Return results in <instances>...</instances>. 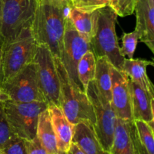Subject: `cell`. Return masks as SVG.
<instances>
[{
	"label": "cell",
	"mask_w": 154,
	"mask_h": 154,
	"mask_svg": "<svg viewBox=\"0 0 154 154\" xmlns=\"http://www.w3.org/2000/svg\"><path fill=\"white\" fill-rule=\"evenodd\" d=\"M27 154H50L43 147L37 137L32 140H25Z\"/></svg>",
	"instance_id": "f1b7e54d"
},
{
	"label": "cell",
	"mask_w": 154,
	"mask_h": 154,
	"mask_svg": "<svg viewBox=\"0 0 154 154\" xmlns=\"http://www.w3.org/2000/svg\"><path fill=\"white\" fill-rule=\"evenodd\" d=\"M14 135L6 118L4 101L0 99V148L4 147Z\"/></svg>",
	"instance_id": "cb8c5ba5"
},
{
	"label": "cell",
	"mask_w": 154,
	"mask_h": 154,
	"mask_svg": "<svg viewBox=\"0 0 154 154\" xmlns=\"http://www.w3.org/2000/svg\"><path fill=\"white\" fill-rule=\"evenodd\" d=\"M72 6L59 8L38 5L30 27L37 45H45L53 56L60 59L66 21Z\"/></svg>",
	"instance_id": "6da1fadb"
},
{
	"label": "cell",
	"mask_w": 154,
	"mask_h": 154,
	"mask_svg": "<svg viewBox=\"0 0 154 154\" xmlns=\"http://www.w3.org/2000/svg\"><path fill=\"white\" fill-rule=\"evenodd\" d=\"M54 58L60 80L59 107L72 124L85 122L93 127L96 117L87 94L69 78L60 59Z\"/></svg>",
	"instance_id": "7a4b0ae2"
},
{
	"label": "cell",
	"mask_w": 154,
	"mask_h": 154,
	"mask_svg": "<svg viewBox=\"0 0 154 154\" xmlns=\"http://www.w3.org/2000/svg\"><path fill=\"white\" fill-rule=\"evenodd\" d=\"M37 45L30 26L24 29L14 39L3 44L1 48L3 82L32 63Z\"/></svg>",
	"instance_id": "277c9868"
},
{
	"label": "cell",
	"mask_w": 154,
	"mask_h": 154,
	"mask_svg": "<svg viewBox=\"0 0 154 154\" xmlns=\"http://www.w3.org/2000/svg\"><path fill=\"white\" fill-rule=\"evenodd\" d=\"M140 141L149 154H154L153 126L143 120H133Z\"/></svg>",
	"instance_id": "7402d4cb"
},
{
	"label": "cell",
	"mask_w": 154,
	"mask_h": 154,
	"mask_svg": "<svg viewBox=\"0 0 154 154\" xmlns=\"http://www.w3.org/2000/svg\"><path fill=\"white\" fill-rule=\"evenodd\" d=\"M38 5H52L59 8L71 7L70 0H36Z\"/></svg>",
	"instance_id": "f546056e"
},
{
	"label": "cell",
	"mask_w": 154,
	"mask_h": 154,
	"mask_svg": "<svg viewBox=\"0 0 154 154\" xmlns=\"http://www.w3.org/2000/svg\"><path fill=\"white\" fill-rule=\"evenodd\" d=\"M0 154H27L25 140L14 135L4 147L0 148Z\"/></svg>",
	"instance_id": "4316f807"
},
{
	"label": "cell",
	"mask_w": 154,
	"mask_h": 154,
	"mask_svg": "<svg viewBox=\"0 0 154 154\" xmlns=\"http://www.w3.org/2000/svg\"><path fill=\"white\" fill-rule=\"evenodd\" d=\"M96 58L92 51H88L80 60L77 67L78 78L84 92L89 83L94 80L96 72Z\"/></svg>",
	"instance_id": "44dd1931"
},
{
	"label": "cell",
	"mask_w": 154,
	"mask_h": 154,
	"mask_svg": "<svg viewBox=\"0 0 154 154\" xmlns=\"http://www.w3.org/2000/svg\"><path fill=\"white\" fill-rule=\"evenodd\" d=\"M130 132L132 139V143H133L134 154H149L147 149L144 147V146L143 145L142 143L140 141L139 138H138V135L137 134L136 129H135V126L133 121L131 122Z\"/></svg>",
	"instance_id": "83f0119b"
},
{
	"label": "cell",
	"mask_w": 154,
	"mask_h": 154,
	"mask_svg": "<svg viewBox=\"0 0 154 154\" xmlns=\"http://www.w3.org/2000/svg\"><path fill=\"white\" fill-rule=\"evenodd\" d=\"M48 109L56 135L59 154H68L72 143L75 125L69 121L57 105H48Z\"/></svg>",
	"instance_id": "4fadbf2b"
},
{
	"label": "cell",
	"mask_w": 154,
	"mask_h": 154,
	"mask_svg": "<svg viewBox=\"0 0 154 154\" xmlns=\"http://www.w3.org/2000/svg\"><path fill=\"white\" fill-rule=\"evenodd\" d=\"M4 108L14 134L24 140H32L36 136L39 115L48 109V104L46 102H16L6 99Z\"/></svg>",
	"instance_id": "5b68a950"
},
{
	"label": "cell",
	"mask_w": 154,
	"mask_h": 154,
	"mask_svg": "<svg viewBox=\"0 0 154 154\" xmlns=\"http://www.w3.org/2000/svg\"><path fill=\"white\" fill-rule=\"evenodd\" d=\"M0 99H1V100H2V101H5V100H6V99H7V98L5 97V96L4 95L3 92L2 91L1 88H0Z\"/></svg>",
	"instance_id": "836d02e7"
},
{
	"label": "cell",
	"mask_w": 154,
	"mask_h": 154,
	"mask_svg": "<svg viewBox=\"0 0 154 154\" xmlns=\"http://www.w3.org/2000/svg\"><path fill=\"white\" fill-rule=\"evenodd\" d=\"M69 18L77 32L90 42L96 32L98 10L93 12H84L72 7L69 13Z\"/></svg>",
	"instance_id": "e0dca14e"
},
{
	"label": "cell",
	"mask_w": 154,
	"mask_h": 154,
	"mask_svg": "<svg viewBox=\"0 0 154 154\" xmlns=\"http://www.w3.org/2000/svg\"><path fill=\"white\" fill-rule=\"evenodd\" d=\"M135 11L138 40L154 53V0H136Z\"/></svg>",
	"instance_id": "7c38bea8"
},
{
	"label": "cell",
	"mask_w": 154,
	"mask_h": 154,
	"mask_svg": "<svg viewBox=\"0 0 154 154\" xmlns=\"http://www.w3.org/2000/svg\"><path fill=\"white\" fill-rule=\"evenodd\" d=\"M117 17L109 5L98 10L97 29L90 45L96 58L105 57L114 68L122 71L125 57L120 54V47L116 35Z\"/></svg>",
	"instance_id": "3957f363"
},
{
	"label": "cell",
	"mask_w": 154,
	"mask_h": 154,
	"mask_svg": "<svg viewBox=\"0 0 154 154\" xmlns=\"http://www.w3.org/2000/svg\"><path fill=\"white\" fill-rule=\"evenodd\" d=\"M131 122L117 117L110 154H134L130 132Z\"/></svg>",
	"instance_id": "ac0fdd59"
},
{
	"label": "cell",
	"mask_w": 154,
	"mask_h": 154,
	"mask_svg": "<svg viewBox=\"0 0 154 154\" xmlns=\"http://www.w3.org/2000/svg\"><path fill=\"white\" fill-rule=\"evenodd\" d=\"M39 88L48 105L59 106L60 80L54 56L45 45H38L33 60Z\"/></svg>",
	"instance_id": "9c48e42d"
},
{
	"label": "cell",
	"mask_w": 154,
	"mask_h": 154,
	"mask_svg": "<svg viewBox=\"0 0 154 154\" xmlns=\"http://www.w3.org/2000/svg\"><path fill=\"white\" fill-rule=\"evenodd\" d=\"M88 51H92L90 42L77 32L68 16L63 36V51L60 60L69 78L82 90L83 88L78 78L77 67L80 60Z\"/></svg>",
	"instance_id": "30bf717a"
},
{
	"label": "cell",
	"mask_w": 154,
	"mask_h": 154,
	"mask_svg": "<svg viewBox=\"0 0 154 154\" xmlns=\"http://www.w3.org/2000/svg\"><path fill=\"white\" fill-rule=\"evenodd\" d=\"M111 68L112 65L105 57H102L96 58V72H95V78L93 81L99 92L110 102L111 100V87H112Z\"/></svg>",
	"instance_id": "ffe728a7"
},
{
	"label": "cell",
	"mask_w": 154,
	"mask_h": 154,
	"mask_svg": "<svg viewBox=\"0 0 154 154\" xmlns=\"http://www.w3.org/2000/svg\"><path fill=\"white\" fill-rule=\"evenodd\" d=\"M7 99L16 102H46L39 88L35 66L33 62L1 86Z\"/></svg>",
	"instance_id": "ba28073f"
},
{
	"label": "cell",
	"mask_w": 154,
	"mask_h": 154,
	"mask_svg": "<svg viewBox=\"0 0 154 154\" xmlns=\"http://www.w3.org/2000/svg\"><path fill=\"white\" fill-rule=\"evenodd\" d=\"M36 137L50 154H59L56 135L48 109L42 111L39 115Z\"/></svg>",
	"instance_id": "d6986e66"
},
{
	"label": "cell",
	"mask_w": 154,
	"mask_h": 154,
	"mask_svg": "<svg viewBox=\"0 0 154 154\" xmlns=\"http://www.w3.org/2000/svg\"><path fill=\"white\" fill-rule=\"evenodd\" d=\"M112 87L111 105L117 118L133 121L132 102L129 90V78L112 66Z\"/></svg>",
	"instance_id": "8fae6325"
},
{
	"label": "cell",
	"mask_w": 154,
	"mask_h": 154,
	"mask_svg": "<svg viewBox=\"0 0 154 154\" xmlns=\"http://www.w3.org/2000/svg\"><path fill=\"white\" fill-rule=\"evenodd\" d=\"M3 83V73H2V52L1 48H0V88Z\"/></svg>",
	"instance_id": "d6a6232c"
},
{
	"label": "cell",
	"mask_w": 154,
	"mask_h": 154,
	"mask_svg": "<svg viewBox=\"0 0 154 154\" xmlns=\"http://www.w3.org/2000/svg\"><path fill=\"white\" fill-rule=\"evenodd\" d=\"M72 6L81 11L93 12L109 5V0H70Z\"/></svg>",
	"instance_id": "d4e9b609"
},
{
	"label": "cell",
	"mask_w": 154,
	"mask_h": 154,
	"mask_svg": "<svg viewBox=\"0 0 154 154\" xmlns=\"http://www.w3.org/2000/svg\"><path fill=\"white\" fill-rule=\"evenodd\" d=\"M129 90L133 120H143L148 123L151 126H153L154 96H151L146 90L130 80Z\"/></svg>",
	"instance_id": "5bb4252c"
},
{
	"label": "cell",
	"mask_w": 154,
	"mask_h": 154,
	"mask_svg": "<svg viewBox=\"0 0 154 154\" xmlns=\"http://www.w3.org/2000/svg\"><path fill=\"white\" fill-rule=\"evenodd\" d=\"M138 35L135 30L132 32H124L122 35V47L120 48L121 55L126 58L133 59L138 42Z\"/></svg>",
	"instance_id": "603a6c76"
},
{
	"label": "cell",
	"mask_w": 154,
	"mask_h": 154,
	"mask_svg": "<svg viewBox=\"0 0 154 154\" xmlns=\"http://www.w3.org/2000/svg\"><path fill=\"white\" fill-rule=\"evenodd\" d=\"M3 44L2 38V0H0V48Z\"/></svg>",
	"instance_id": "1f68e13d"
},
{
	"label": "cell",
	"mask_w": 154,
	"mask_h": 154,
	"mask_svg": "<svg viewBox=\"0 0 154 154\" xmlns=\"http://www.w3.org/2000/svg\"><path fill=\"white\" fill-rule=\"evenodd\" d=\"M72 142L85 154H110L101 145L92 126L85 122L74 126Z\"/></svg>",
	"instance_id": "9a60e30c"
},
{
	"label": "cell",
	"mask_w": 154,
	"mask_h": 154,
	"mask_svg": "<svg viewBox=\"0 0 154 154\" xmlns=\"http://www.w3.org/2000/svg\"><path fill=\"white\" fill-rule=\"evenodd\" d=\"M136 0H109V6L114 11L117 16L123 17L132 15L135 11Z\"/></svg>",
	"instance_id": "484cf974"
},
{
	"label": "cell",
	"mask_w": 154,
	"mask_h": 154,
	"mask_svg": "<svg viewBox=\"0 0 154 154\" xmlns=\"http://www.w3.org/2000/svg\"><path fill=\"white\" fill-rule=\"evenodd\" d=\"M68 154H85L83 151H81L80 150L79 147L75 144V143L72 142V144H71L70 149H69V152H68Z\"/></svg>",
	"instance_id": "4dcf8cb0"
},
{
	"label": "cell",
	"mask_w": 154,
	"mask_h": 154,
	"mask_svg": "<svg viewBox=\"0 0 154 154\" xmlns=\"http://www.w3.org/2000/svg\"><path fill=\"white\" fill-rule=\"evenodd\" d=\"M85 93L93 106L96 117L93 131L104 150L109 153L114 138L117 116L111 102L102 96L93 80L89 83Z\"/></svg>",
	"instance_id": "52a82bcc"
},
{
	"label": "cell",
	"mask_w": 154,
	"mask_h": 154,
	"mask_svg": "<svg viewBox=\"0 0 154 154\" xmlns=\"http://www.w3.org/2000/svg\"><path fill=\"white\" fill-rule=\"evenodd\" d=\"M37 6L36 0H2L3 44L14 39L31 26Z\"/></svg>",
	"instance_id": "8992f818"
},
{
	"label": "cell",
	"mask_w": 154,
	"mask_h": 154,
	"mask_svg": "<svg viewBox=\"0 0 154 154\" xmlns=\"http://www.w3.org/2000/svg\"><path fill=\"white\" fill-rule=\"evenodd\" d=\"M153 66V62L140 59L125 58L122 66V71L130 78V81L135 83L144 90L154 96L153 83L147 75V67Z\"/></svg>",
	"instance_id": "2e32d148"
}]
</instances>
